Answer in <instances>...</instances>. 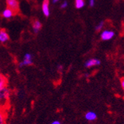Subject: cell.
Listing matches in <instances>:
<instances>
[{
  "instance_id": "cell-17",
  "label": "cell",
  "mask_w": 124,
  "mask_h": 124,
  "mask_svg": "<svg viewBox=\"0 0 124 124\" xmlns=\"http://www.w3.org/2000/svg\"><path fill=\"white\" fill-rule=\"evenodd\" d=\"M89 5L91 7H93L94 5V0H89Z\"/></svg>"
},
{
  "instance_id": "cell-21",
  "label": "cell",
  "mask_w": 124,
  "mask_h": 124,
  "mask_svg": "<svg viewBox=\"0 0 124 124\" xmlns=\"http://www.w3.org/2000/svg\"><path fill=\"white\" fill-rule=\"evenodd\" d=\"M0 74H1V73H0Z\"/></svg>"
},
{
  "instance_id": "cell-7",
  "label": "cell",
  "mask_w": 124,
  "mask_h": 124,
  "mask_svg": "<svg viewBox=\"0 0 124 124\" xmlns=\"http://www.w3.org/2000/svg\"><path fill=\"white\" fill-rule=\"evenodd\" d=\"M42 10L44 15L46 17L50 15V8H49V0H44L42 5Z\"/></svg>"
},
{
  "instance_id": "cell-16",
  "label": "cell",
  "mask_w": 124,
  "mask_h": 124,
  "mask_svg": "<svg viewBox=\"0 0 124 124\" xmlns=\"http://www.w3.org/2000/svg\"><path fill=\"white\" fill-rule=\"evenodd\" d=\"M57 69L59 70V71H62L63 70V66L62 65H61V64H60V65H58L57 66Z\"/></svg>"
},
{
  "instance_id": "cell-5",
  "label": "cell",
  "mask_w": 124,
  "mask_h": 124,
  "mask_svg": "<svg viewBox=\"0 0 124 124\" xmlns=\"http://www.w3.org/2000/svg\"><path fill=\"white\" fill-rule=\"evenodd\" d=\"M99 65H101V60L96 58H92V59H89V60H88L85 62V67L92 68L97 66H99Z\"/></svg>"
},
{
  "instance_id": "cell-3",
  "label": "cell",
  "mask_w": 124,
  "mask_h": 124,
  "mask_svg": "<svg viewBox=\"0 0 124 124\" xmlns=\"http://www.w3.org/2000/svg\"><path fill=\"white\" fill-rule=\"evenodd\" d=\"M8 8L12 10L14 13L16 14L19 10V3L18 0H6Z\"/></svg>"
},
{
  "instance_id": "cell-11",
  "label": "cell",
  "mask_w": 124,
  "mask_h": 124,
  "mask_svg": "<svg viewBox=\"0 0 124 124\" xmlns=\"http://www.w3.org/2000/svg\"><path fill=\"white\" fill-rule=\"evenodd\" d=\"M7 85H8L7 78L5 75L0 74V89L5 87H7Z\"/></svg>"
},
{
  "instance_id": "cell-13",
  "label": "cell",
  "mask_w": 124,
  "mask_h": 124,
  "mask_svg": "<svg viewBox=\"0 0 124 124\" xmlns=\"http://www.w3.org/2000/svg\"><path fill=\"white\" fill-rule=\"evenodd\" d=\"M75 7L77 8H82L85 5V1L84 0H75Z\"/></svg>"
},
{
  "instance_id": "cell-1",
  "label": "cell",
  "mask_w": 124,
  "mask_h": 124,
  "mask_svg": "<svg viewBox=\"0 0 124 124\" xmlns=\"http://www.w3.org/2000/svg\"><path fill=\"white\" fill-rule=\"evenodd\" d=\"M10 90L5 87L0 89V110H7L10 101Z\"/></svg>"
},
{
  "instance_id": "cell-6",
  "label": "cell",
  "mask_w": 124,
  "mask_h": 124,
  "mask_svg": "<svg viewBox=\"0 0 124 124\" xmlns=\"http://www.w3.org/2000/svg\"><path fill=\"white\" fill-rule=\"evenodd\" d=\"M98 116H97L96 113L94 112V111H88L86 114H85V118L86 120H88L89 122H92V121H94Z\"/></svg>"
},
{
  "instance_id": "cell-8",
  "label": "cell",
  "mask_w": 124,
  "mask_h": 124,
  "mask_svg": "<svg viewBox=\"0 0 124 124\" xmlns=\"http://www.w3.org/2000/svg\"><path fill=\"white\" fill-rule=\"evenodd\" d=\"M9 40V36L6 31H5L4 29L0 30V42L1 43H5Z\"/></svg>"
},
{
  "instance_id": "cell-4",
  "label": "cell",
  "mask_w": 124,
  "mask_h": 124,
  "mask_svg": "<svg viewBox=\"0 0 124 124\" xmlns=\"http://www.w3.org/2000/svg\"><path fill=\"white\" fill-rule=\"evenodd\" d=\"M114 36H115L114 32L113 31H110V30L103 31L102 33L101 34V37L103 40H110L114 38Z\"/></svg>"
},
{
  "instance_id": "cell-12",
  "label": "cell",
  "mask_w": 124,
  "mask_h": 124,
  "mask_svg": "<svg viewBox=\"0 0 124 124\" xmlns=\"http://www.w3.org/2000/svg\"><path fill=\"white\" fill-rule=\"evenodd\" d=\"M15 15L14 12L12 10H11L9 8H6V9H5L3 11V12H2V16L4 18H12V16Z\"/></svg>"
},
{
  "instance_id": "cell-9",
  "label": "cell",
  "mask_w": 124,
  "mask_h": 124,
  "mask_svg": "<svg viewBox=\"0 0 124 124\" xmlns=\"http://www.w3.org/2000/svg\"><path fill=\"white\" fill-rule=\"evenodd\" d=\"M7 110H0V124L6 123V117H7Z\"/></svg>"
},
{
  "instance_id": "cell-14",
  "label": "cell",
  "mask_w": 124,
  "mask_h": 124,
  "mask_svg": "<svg viewBox=\"0 0 124 124\" xmlns=\"http://www.w3.org/2000/svg\"><path fill=\"white\" fill-rule=\"evenodd\" d=\"M104 26V21H101V22L95 27V30L97 31H101L102 29H103Z\"/></svg>"
},
{
  "instance_id": "cell-10",
  "label": "cell",
  "mask_w": 124,
  "mask_h": 124,
  "mask_svg": "<svg viewBox=\"0 0 124 124\" xmlns=\"http://www.w3.org/2000/svg\"><path fill=\"white\" fill-rule=\"evenodd\" d=\"M32 26H33V30L34 31V33H38V31L42 28V24L38 20H35L33 22V25Z\"/></svg>"
},
{
  "instance_id": "cell-15",
  "label": "cell",
  "mask_w": 124,
  "mask_h": 124,
  "mask_svg": "<svg viewBox=\"0 0 124 124\" xmlns=\"http://www.w3.org/2000/svg\"><path fill=\"white\" fill-rule=\"evenodd\" d=\"M67 5H68V2H67L66 1H65V2L62 4V5H61V8H66V7H67Z\"/></svg>"
},
{
  "instance_id": "cell-19",
  "label": "cell",
  "mask_w": 124,
  "mask_h": 124,
  "mask_svg": "<svg viewBox=\"0 0 124 124\" xmlns=\"http://www.w3.org/2000/svg\"><path fill=\"white\" fill-rule=\"evenodd\" d=\"M51 124H62L60 120H54L51 123Z\"/></svg>"
},
{
  "instance_id": "cell-20",
  "label": "cell",
  "mask_w": 124,
  "mask_h": 124,
  "mask_svg": "<svg viewBox=\"0 0 124 124\" xmlns=\"http://www.w3.org/2000/svg\"><path fill=\"white\" fill-rule=\"evenodd\" d=\"M60 0H53V3H56V2H59Z\"/></svg>"
},
{
  "instance_id": "cell-18",
  "label": "cell",
  "mask_w": 124,
  "mask_h": 124,
  "mask_svg": "<svg viewBox=\"0 0 124 124\" xmlns=\"http://www.w3.org/2000/svg\"><path fill=\"white\" fill-rule=\"evenodd\" d=\"M120 85H121V88L123 89L124 88V79L123 78L120 80Z\"/></svg>"
},
{
  "instance_id": "cell-2",
  "label": "cell",
  "mask_w": 124,
  "mask_h": 124,
  "mask_svg": "<svg viewBox=\"0 0 124 124\" xmlns=\"http://www.w3.org/2000/svg\"><path fill=\"white\" fill-rule=\"evenodd\" d=\"M32 64H33V56H32L31 53H28L24 55L23 60L18 64V67L23 68L24 66H31Z\"/></svg>"
}]
</instances>
